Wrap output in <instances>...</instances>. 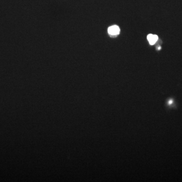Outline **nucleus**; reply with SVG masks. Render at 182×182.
Returning <instances> with one entry per match:
<instances>
[{"instance_id":"nucleus-2","label":"nucleus","mask_w":182,"mask_h":182,"mask_svg":"<svg viewBox=\"0 0 182 182\" xmlns=\"http://www.w3.org/2000/svg\"><path fill=\"white\" fill-rule=\"evenodd\" d=\"M158 39V37L157 35H154L152 34H149L147 36V40L149 42L150 44L153 45V44H155V42H157V40Z\"/></svg>"},{"instance_id":"nucleus-1","label":"nucleus","mask_w":182,"mask_h":182,"mask_svg":"<svg viewBox=\"0 0 182 182\" xmlns=\"http://www.w3.org/2000/svg\"><path fill=\"white\" fill-rule=\"evenodd\" d=\"M108 31L109 34L112 36H115L119 34L120 29L119 27L117 25H113L109 27L108 29Z\"/></svg>"}]
</instances>
